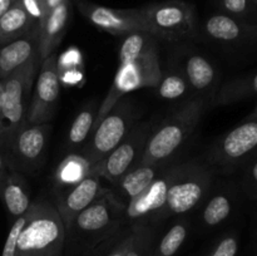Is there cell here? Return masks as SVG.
I'll return each instance as SVG.
<instances>
[{"label":"cell","mask_w":257,"mask_h":256,"mask_svg":"<svg viewBox=\"0 0 257 256\" xmlns=\"http://www.w3.org/2000/svg\"><path fill=\"white\" fill-rule=\"evenodd\" d=\"M241 185L250 200L257 201V153L242 166Z\"/></svg>","instance_id":"32"},{"label":"cell","mask_w":257,"mask_h":256,"mask_svg":"<svg viewBox=\"0 0 257 256\" xmlns=\"http://www.w3.org/2000/svg\"><path fill=\"white\" fill-rule=\"evenodd\" d=\"M35 25H38L37 20L27 12L22 2L18 0L0 17V45L24 37Z\"/></svg>","instance_id":"23"},{"label":"cell","mask_w":257,"mask_h":256,"mask_svg":"<svg viewBox=\"0 0 257 256\" xmlns=\"http://www.w3.org/2000/svg\"><path fill=\"white\" fill-rule=\"evenodd\" d=\"M238 250V238L235 233L223 236L208 256H236Z\"/></svg>","instance_id":"33"},{"label":"cell","mask_w":257,"mask_h":256,"mask_svg":"<svg viewBox=\"0 0 257 256\" xmlns=\"http://www.w3.org/2000/svg\"><path fill=\"white\" fill-rule=\"evenodd\" d=\"M65 233L55 206L47 200L34 201L18 238L15 256H62Z\"/></svg>","instance_id":"2"},{"label":"cell","mask_w":257,"mask_h":256,"mask_svg":"<svg viewBox=\"0 0 257 256\" xmlns=\"http://www.w3.org/2000/svg\"><path fill=\"white\" fill-rule=\"evenodd\" d=\"M131 243L124 256H148L153 240V231L150 225H132Z\"/></svg>","instance_id":"30"},{"label":"cell","mask_w":257,"mask_h":256,"mask_svg":"<svg viewBox=\"0 0 257 256\" xmlns=\"http://www.w3.org/2000/svg\"><path fill=\"white\" fill-rule=\"evenodd\" d=\"M63 2H64V0H39L40 8H42L43 17H42V20H40V22L38 23V24H40V23L44 22L45 18H47L48 15L50 14V12H52L53 9H55V8H57L58 5L62 4Z\"/></svg>","instance_id":"38"},{"label":"cell","mask_w":257,"mask_h":256,"mask_svg":"<svg viewBox=\"0 0 257 256\" xmlns=\"http://www.w3.org/2000/svg\"><path fill=\"white\" fill-rule=\"evenodd\" d=\"M82 62L79 50L72 48L63 53L60 57H58V65L59 69H72V68H78V64Z\"/></svg>","instance_id":"34"},{"label":"cell","mask_w":257,"mask_h":256,"mask_svg":"<svg viewBox=\"0 0 257 256\" xmlns=\"http://www.w3.org/2000/svg\"><path fill=\"white\" fill-rule=\"evenodd\" d=\"M2 90H3V79H0V100H2Z\"/></svg>","instance_id":"42"},{"label":"cell","mask_w":257,"mask_h":256,"mask_svg":"<svg viewBox=\"0 0 257 256\" xmlns=\"http://www.w3.org/2000/svg\"><path fill=\"white\" fill-rule=\"evenodd\" d=\"M257 97V72L228 79L218 87L212 99V107L233 104Z\"/></svg>","instance_id":"22"},{"label":"cell","mask_w":257,"mask_h":256,"mask_svg":"<svg viewBox=\"0 0 257 256\" xmlns=\"http://www.w3.org/2000/svg\"><path fill=\"white\" fill-rule=\"evenodd\" d=\"M52 124L28 125L2 141L3 150L7 155L8 167L13 170H34L44 161Z\"/></svg>","instance_id":"9"},{"label":"cell","mask_w":257,"mask_h":256,"mask_svg":"<svg viewBox=\"0 0 257 256\" xmlns=\"http://www.w3.org/2000/svg\"><path fill=\"white\" fill-rule=\"evenodd\" d=\"M39 27L35 25L24 37L0 47V79H4L14 70L39 58ZM40 60V58H39Z\"/></svg>","instance_id":"17"},{"label":"cell","mask_w":257,"mask_h":256,"mask_svg":"<svg viewBox=\"0 0 257 256\" xmlns=\"http://www.w3.org/2000/svg\"><path fill=\"white\" fill-rule=\"evenodd\" d=\"M252 3H253V5L257 8V0H252Z\"/></svg>","instance_id":"43"},{"label":"cell","mask_w":257,"mask_h":256,"mask_svg":"<svg viewBox=\"0 0 257 256\" xmlns=\"http://www.w3.org/2000/svg\"><path fill=\"white\" fill-rule=\"evenodd\" d=\"M5 168H8L7 155H5L4 150H3L2 145H0V173H2Z\"/></svg>","instance_id":"40"},{"label":"cell","mask_w":257,"mask_h":256,"mask_svg":"<svg viewBox=\"0 0 257 256\" xmlns=\"http://www.w3.org/2000/svg\"><path fill=\"white\" fill-rule=\"evenodd\" d=\"M93 168L94 166L82 153H69L58 165L54 176L55 183L60 188H69L90 175Z\"/></svg>","instance_id":"24"},{"label":"cell","mask_w":257,"mask_h":256,"mask_svg":"<svg viewBox=\"0 0 257 256\" xmlns=\"http://www.w3.org/2000/svg\"><path fill=\"white\" fill-rule=\"evenodd\" d=\"M130 243H131V227L127 235L123 237V240H120L119 242H118V245L110 251L109 256H124L125 252H127L128 247H130Z\"/></svg>","instance_id":"37"},{"label":"cell","mask_w":257,"mask_h":256,"mask_svg":"<svg viewBox=\"0 0 257 256\" xmlns=\"http://www.w3.org/2000/svg\"><path fill=\"white\" fill-rule=\"evenodd\" d=\"M185 77L190 88L215 97L217 92L218 73L210 59L200 54H192L186 59Z\"/></svg>","instance_id":"21"},{"label":"cell","mask_w":257,"mask_h":256,"mask_svg":"<svg viewBox=\"0 0 257 256\" xmlns=\"http://www.w3.org/2000/svg\"><path fill=\"white\" fill-rule=\"evenodd\" d=\"M250 115H253V117H257V102H256V104H255V108H253V110L250 113Z\"/></svg>","instance_id":"41"},{"label":"cell","mask_w":257,"mask_h":256,"mask_svg":"<svg viewBox=\"0 0 257 256\" xmlns=\"http://www.w3.org/2000/svg\"><path fill=\"white\" fill-rule=\"evenodd\" d=\"M98 108L89 105V107H85L84 109H82L75 115L67 137L68 146H69L70 151H74L77 148L79 150V147L85 145L87 141L89 140L90 135L93 132V128H94Z\"/></svg>","instance_id":"26"},{"label":"cell","mask_w":257,"mask_h":256,"mask_svg":"<svg viewBox=\"0 0 257 256\" xmlns=\"http://www.w3.org/2000/svg\"><path fill=\"white\" fill-rule=\"evenodd\" d=\"M0 200L14 220L29 210L33 202L29 186L19 171L8 167L0 173Z\"/></svg>","instance_id":"18"},{"label":"cell","mask_w":257,"mask_h":256,"mask_svg":"<svg viewBox=\"0 0 257 256\" xmlns=\"http://www.w3.org/2000/svg\"><path fill=\"white\" fill-rule=\"evenodd\" d=\"M40 64L39 58H35L3 79L0 142L27 124L30 98Z\"/></svg>","instance_id":"3"},{"label":"cell","mask_w":257,"mask_h":256,"mask_svg":"<svg viewBox=\"0 0 257 256\" xmlns=\"http://www.w3.org/2000/svg\"><path fill=\"white\" fill-rule=\"evenodd\" d=\"M257 153V117L245 120L218 137L207 151V162L225 172L242 167Z\"/></svg>","instance_id":"7"},{"label":"cell","mask_w":257,"mask_h":256,"mask_svg":"<svg viewBox=\"0 0 257 256\" xmlns=\"http://www.w3.org/2000/svg\"><path fill=\"white\" fill-rule=\"evenodd\" d=\"M124 207L125 206L113 196L110 190H108L104 195L100 196L92 205L75 216L68 232L77 231L78 233L87 237L108 235L115 223L123 220Z\"/></svg>","instance_id":"14"},{"label":"cell","mask_w":257,"mask_h":256,"mask_svg":"<svg viewBox=\"0 0 257 256\" xmlns=\"http://www.w3.org/2000/svg\"><path fill=\"white\" fill-rule=\"evenodd\" d=\"M170 163L163 165H137L128 171L123 177L109 188L115 198L122 205L127 206L135 197L142 193L166 168Z\"/></svg>","instance_id":"19"},{"label":"cell","mask_w":257,"mask_h":256,"mask_svg":"<svg viewBox=\"0 0 257 256\" xmlns=\"http://www.w3.org/2000/svg\"><path fill=\"white\" fill-rule=\"evenodd\" d=\"M176 167L177 165L168 166L142 193L125 206L123 220L128 225H150L162 220Z\"/></svg>","instance_id":"12"},{"label":"cell","mask_w":257,"mask_h":256,"mask_svg":"<svg viewBox=\"0 0 257 256\" xmlns=\"http://www.w3.org/2000/svg\"><path fill=\"white\" fill-rule=\"evenodd\" d=\"M161 78L162 70L158 55V45H155L130 62L119 63L112 87L98 108L94 127L120 98L141 88H156Z\"/></svg>","instance_id":"4"},{"label":"cell","mask_w":257,"mask_h":256,"mask_svg":"<svg viewBox=\"0 0 257 256\" xmlns=\"http://www.w3.org/2000/svg\"><path fill=\"white\" fill-rule=\"evenodd\" d=\"M103 178L93 171L84 180L78 182L77 185L67 188L59 197L57 198L55 208L59 212L64 223L65 232L69 231L73 221L78 213L82 212L84 208L92 205L95 200L104 195L109 188H105L102 185Z\"/></svg>","instance_id":"15"},{"label":"cell","mask_w":257,"mask_h":256,"mask_svg":"<svg viewBox=\"0 0 257 256\" xmlns=\"http://www.w3.org/2000/svg\"><path fill=\"white\" fill-rule=\"evenodd\" d=\"M235 207V195L231 188H222L210 197L202 210L203 225L215 227L225 222Z\"/></svg>","instance_id":"25"},{"label":"cell","mask_w":257,"mask_h":256,"mask_svg":"<svg viewBox=\"0 0 257 256\" xmlns=\"http://www.w3.org/2000/svg\"><path fill=\"white\" fill-rule=\"evenodd\" d=\"M188 230L190 223L187 220L177 221L161 238L153 256H175L187 238Z\"/></svg>","instance_id":"28"},{"label":"cell","mask_w":257,"mask_h":256,"mask_svg":"<svg viewBox=\"0 0 257 256\" xmlns=\"http://www.w3.org/2000/svg\"><path fill=\"white\" fill-rule=\"evenodd\" d=\"M203 30L211 40L227 45H246L257 42V23H248L225 13L210 15Z\"/></svg>","instance_id":"16"},{"label":"cell","mask_w":257,"mask_h":256,"mask_svg":"<svg viewBox=\"0 0 257 256\" xmlns=\"http://www.w3.org/2000/svg\"><path fill=\"white\" fill-rule=\"evenodd\" d=\"M122 44L119 48L118 59L119 63L130 62L135 58L140 57L148 49L157 45V38L147 32H135L123 35Z\"/></svg>","instance_id":"27"},{"label":"cell","mask_w":257,"mask_h":256,"mask_svg":"<svg viewBox=\"0 0 257 256\" xmlns=\"http://www.w3.org/2000/svg\"><path fill=\"white\" fill-rule=\"evenodd\" d=\"M18 0H0V17L8 12Z\"/></svg>","instance_id":"39"},{"label":"cell","mask_w":257,"mask_h":256,"mask_svg":"<svg viewBox=\"0 0 257 256\" xmlns=\"http://www.w3.org/2000/svg\"><path fill=\"white\" fill-rule=\"evenodd\" d=\"M152 130L153 124L147 120L133 125L127 137L107 157L95 165L93 171L110 185L117 182L128 171L140 163Z\"/></svg>","instance_id":"10"},{"label":"cell","mask_w":257,"mask_h":256,"mask_svg":"<svg viewBox=\"0 0 257 256\" xmlns=\"http://www.w3.org/2000/svg\"><path fill=\"white\" fill-rule=\"evenodd\" d=\"M221 13L248 23H256L257 8L252 0H220Z\"/></svg>","instance_id":"31"},{"label":"cell","mask_w":257,"mask_h":256,"mask_svg":"<svg viewBox=\"0 0 257 256\" xmlns=\"http://www.w3.org/2000/svg\"><path fill=\"white\" fill-rule=\"evenodd\" d=\"M60 88L58 55L53 53L43 60L35 78L28 110V125L49 123L53 119L60 98Z\"/></svg>","instance_id":"11"},{"label":"cell","mask_w":257,"mask_h":256,"mask_svg":"<svg viewBox=\"0 0 257 256\" xmlns=\"http://www.w3.org/2000/svg\"><path fill=\"white\" fill-rule=\"evenodd\" d=\"M22 4L24 5V8L27 9V12L37 20L38 23L42 20L43 13H42V8H40V3L39 0H20Z\"/></svg>","instance_id":"36"},{"label":"cell","mask_w":257,"mask_h":256,"mask_svg":"<svg viewBox=\"0 0 257 256\" xmlns=\"http://www.w3.org/2000/svg\"><path fill=\"white\" fill-rule=\"evenodd\" d=\"M212 99L211 95L192 98L153 127L138 165L170 163L191 137L206 110L212 107Z\"/></svg>","instance_id":"1"},{"label":"cell","mask_w":257,"mask_h":256,"mask_svg":"<svg viewBox=\"0 0 257 256\" xmlns=\"http://www.w3.org/2000/svg\"><path fill=\"white\" fill-rule=\"evenodd\" d=\"M80 14L97 29L112 35H125L135 32H147L150 27L141 8L115 9L95 4L88 0H75Z\"/></svg>","instance_id":"13"},{"label":"cell","mask_w":257,"mask_h":256,"mask_svg":"<svg viewBox=\"0 0 257 256\" xmlns=\"http://www.w3.org/2000/svg\"><path fill=\"white\" fill-rule=\"evenodd\" d=\"M136 117L137 112L131 99L127 95L120 98L104 118L97 123L83 147L82 155L93 166L98 165L127 137L135 125Z\"/></svg>","instance_id":"6"},{"label":"cell","mask_w":257,"mask_h":256,"mask_svg":"<svg viewBox=\"0 0 257 256\" xmlns=\"http://www.w3.org/2000/svg\"><path fill=\"white\" fill-rule=\"evenodd\" d=\"M155 89L157 90L158 97L162 99L173 100L187 94L190 84L182 73L167 72L162 73V78Z\"/></svg>","instance_id":"29"},{"label":"cell","mask_w":257,"mask_h":256,"mask_svg":"<svg viewBox=\"0 0 257 256\" xmlns=\"http://www.w3.org/2000/svg\"><path fill=\"white\" fill-rule=\"evenodd\" d=\"M215 180V171L196 161L180 163L168 190L162 220L185 215L205 200Z\"/></svg>","instance_id":"5"},{"label":"cell","mask_w":257,"mask_h":256,"mask_svg":"<svg viewBox=\"0 0 257 256\" xmlns=\"http://www.w3.org/2000/svg\"><path fill=\"white\" fill-rule=\"evenodd\" d=\"M151 34L156 38L180 40L197 33L195 8L183 0H166L141 7Z\"/></svg>","instance_id":"8"},{"label":"cell","mask_w":257,"mask_h":256,"mask_svg":"<svg viewBox=\"0 0 257 256\" xmlns=\"http://www.w3.org/2000/svg\"><path fill=\"white\" fill-rule=\"evenodd\" d=\"M70 15H72V0H64L60 5L50 12L39 27L40 62L55 53L68 29Z\"/></svg>","instance_id":"20"},{"label":"cell","mask_w":257,"mask_h":256,"mask_svg":"<svg viewBox=\"0 0 257 256\" xmlns=\"http://www.w3.org/2000/svg\"><path fill=\"white\" fill-rule=\"evenodd\" d=\"M59 79L60 83H64L68 85H77L80 79H83V73L78 70V68L72 69H59Z\"/></svg>","instance_id":"35"}]
</instances>
